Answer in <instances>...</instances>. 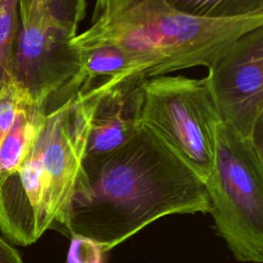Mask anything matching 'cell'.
<instances>
[{"label":"cell","mask_w":263,"mask_h":263,"mask_svg":"<svg viewBox=\"0 0 263 263\" xmlns=\"http://www.w3.org/2000/svg\"><path fill=\"white\" fill-rule=\"evenodd\" d=\"M195 213L210 214L204 183L141 126L118 149L84 157L59 232L89 237L109 253L162 217Z\"/></svg>","instance_id":"obj_1"},{"label":"cell","mask_w":263,"mask_h":263,"mask_svg":"<svg viewBox=\"0 0 263 263\" xmlns=\"http://www.w3.org/2000/svg\"><path fill=\"white\" fill-rule=\"evenodd\" d=\"M263 27V13L230 18L194 16L165 0H136L100 18L70 45L79 54L112 46L132 55L146 79L194 67L208 69L243 34Z\"/></svg>","instance_id":"obj_2"},{"label":"cell","mask_w":263,"mask_h":263,"mask_svg":"<svg viewBox=\"0 0 263 263\" xmlns=\"http://www.w3.org/2000/svg\"><path fill=\"white\" fill-rule=\"evenodd\" d=\"M217 233L243 263L263 261V149L219 124L213 172L205 182Z\"/></svg>","instance_id":"obj_3"},{"label":"cell","mask_w":263,"mask_h":263,"mask_svg":"<svg viewBox=\"0 0 263 263\" xmlns=\"http://www.w3.org/2000/svg\"><path fill=\"white\" fill-rule=\"evenodd\" d=\"M140 126L151 132L204 183L215 159L222 118L206 76L164 75L143 82Z\"/></svg>","instance_id":"obj_4"},{"label":"cell","mask_w":263,"mask_h":263,"mask_svg":"<svg viewBox=\"0 0 263 263\" xmlns=\"http://www.w3.org/2000/svg\"><path fill=\"white\" fill-rule=\"evenodd\" d=\"M86 11L85 0H20L10 77L43 105L77 72L70 45Z\"/></svg>","instance_id":"obj_5"},{"label":"cell","mask_w":263,"mask_h":263,"mask_svg":"<svg viewBox=\"0 0 263 263\" xmlns=\"http://www.w3.org/2000/svg\"><path fill=\"white\" fill-rule=\"evenodd\" d=\"M208 70L222 121L262 145L263 27L240 36Z\"/></svg>","instance_id":"obj_6"},{"label":"cell","mask_w":263,"mask_h":263,"mask_svg":"<svg viewBox=\"0 0 263 263\" xmlns=\"http://www.w3.org/2000/svg\"><path fill=\"white\" fill-rule=\"evenodd\" d=\"M144 81L123 82L100 98L90 122L85 156L108 154L139 130Z\"/></svg>","instance_id":"obj_7"},{"label":"cell","mask_w":263,"mask_h":263,"mask_svg":"<svg viewBox=\"0 0 263 263\" xmlns=\"http://www.w3.org/2000/svg\"><path fill=\"white\" fill-rule=\"evenodd\" d=\"M45 116V104L26 101L0 145V179L14 173L30 149Z\"/></svg>","instance_id":"obj_8"},{"label":"cell","mask_w":263,"mask_h":263,"mask_svg":"<svg viewBox=\"0 0 263 263\" xmlns=\"http://www.w3.org/2000/svg\"><path fill=\"white\" fill-rule=\"evenodd\" d=\"M174 8L194 16L230 18L263 13V0H165Z\"/></svg>","instance_id":"obj_9"},{"label":"cell","mask_w":263,"mask_h":263,"mask_svg":"<svg viewBox=\"0 0 263 263\" xmlns=\"http://www.w3.org/2000/svg\"><path fill=\"white\" fill-rule=\"evenodd\" d=\"M20 0H0V90L10 77L18 30Z\"/></svg>","instance_id":"obj_10"},{"label":"cell","mask_w":263,"mask_h":263,"mask_svg":"<svg viewBox=\"0 0 263 263\" xmlns=\"http://www.w3.org/2000/svg\"><path fill=\"white\" fill-rule=\"evenodd\" d=\"M28 100H32L28 92L9 77L0 90V145L12 126L21 107Z\"/></svg>","instance_id":"obj_11"},{"label":"cell","mask_w":263,"mask_h":263,"mask_svg":"<svg viewBox=\"0 0 263 263\" xmlns=\"http://www.w3.org/2000/svg\"><path fill=\"white\" fill-rule=\"evenodd\" d=\"M107 254L96 240L73 234L70 237L66 263H106Z\"/></svg>","instance_id":"obj_12"},{"label":"cell","mask_w":263,"mask_h":263,"mask_svg":"<svg viewBox=\"0 0 263 263\" xmlns=\"http://www.w3.org/2000/svg\"><path fill=\"white\" fill-rule=\"evenodd\" d=\"M136 0H96L92 12V23L119 13Z\"/></svg>","instance_id":"obj_13"},{"label":"cell","mask_w":263,"mask_h":263,"mask_svg":"<svg viewBox=\"0 0 263 263\" xmlns=\"http://www.w3.org/2000/svg\"><path fill=\"white\" fill-rule=\"evenodd\" d=\"M0 263H24L20 252L2 236H0Z\"/></svg>","instance_id":"obj_14"}]
</instances>
